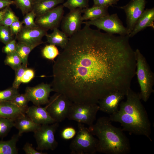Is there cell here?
Instances as JSON below:
<instances>
[{
	"instance_id": "d6a6232c",
	"label": "cell",
	"mask_w": 154,
	"mask_h": 154,
	"mask_svg": "<svg viewBox=\"0 0 154 154\" xmlns=\"http://www.w3.org/2000/svg\"><path fill=\"white\" fill-rule=\"evenodd\" d=\"M11 101L18 107L23 108L28 107V104L30 101L26 94H19Z\"/></svg>"
},
{
	"instance_id": "484cf974",
	"label": "cell",
	"mask_w": 154,
	"mask_h": 154,
	"mask_svg": "<svg viewBox=\"0 0 154 154\" xmlns=\"http://www.w3.org/2000/svg\"><path fill=\"white\" fill-rule=\"evenodd\" d=\"M14 4L21 11L23 15L32 11L34 0H14Z\"/></svg>"
},
{
	"instance_id": "9a60e30c",
	"label": "cell",
	"mask_w": 154,
	"mask_h": 154,
	"mask_svg": "<svg viewBox=\"0 0 154 154\" xmlns=\"http://www.w3.org/2000/svg\"><path fill=\"white\" fill-rule=\"evenodd\" d=\"M125 96V93L119 91L110 93L98 102L99 110L110 115L115 113L118 110L119 104Z\"/></svg>"
},
{
	"instance_id": "ab89813d",
	"label": "cell",
	"mask_w": 154,
	"mask_h": 154,
	"mask_svg": "<svg viewBox=\"0 0 154 154\" xmlns=\"http://www.w3.org/2000/svg\"><path fill=\"white\" fill-rule=\"evenodd\" d=\"M34 70L28 68L25 71L21 79V82L27 83L29 82L34 77Z\"/></svg>"
},
{
	"instance_id": "7c38bea8",
	"label": "cell",
	"mask_w": 154,
	"mask_h": 154,
	"mask_svg": "<svg viewBox=\"0 0 154 154\" xmlns=\"http://www.w3.org/2000/svg\"><path fill=\"white\" fill-rule=\"evenodd\" d=\"M146 0H131L126 5L120 7L126 17V28L129 35L132 31L137 20L144 11Z\"/></svg>"
},
{
	"instance_id": "4316f807",
	"label": "cell",
	"mask_w": 154,
	"mask_h": 154,
	"mask_svg": "<svg viewBox=\"0 0 154 154\" xmlns=\"http://www.w3.org/2000/svg\"><path fill=\"white\" fill-rule=\"evenodd\" d=\"M42 56L47 59L53 60L60 53L56 46L50 44L46 45L42 50Z\"/></svg>"
},
{
	"instance_id": "2e32d148",
	"label": "cell",
	"mask_w": 154,
	"mask_h": 154,
	"mask_svg": "<svg viewBox=\"0 0 154 154\" xmlns=\"http://www.w3.org/2000/svg\"><path fill=\"white\" fill-rule=\"evenodd\" d=\"M47 107V104L44 107L35 105L28 107L25 114L35 123L38 124H51L56 122L48 112Z\"/></svg>"
},
{
	"instance_id": "3957f363",
	"label": "cell",
	"mask_w": 154,
	"mask_h": 154,
	"mask_svg": "<svg viewBox=\"0 0 154 154\" xmlns=\"http://www.w3.org/2000/svg\"><path fill=\"white\" fill-rule=\"evenodd\" d=\"M108 117L99 118L89 129L98 139L96 151L106 154H128L131 146L127 137L122 129L111 123Z\"/></svg>"
},
{
	"instance_id": "9c48e42d",
	"label": "cell",
	"mask_w": 154,
	"mask_h": 154,
	"mask_svg": "<svg viewBox=\"0 0 154 154\" xmlns=\"http://www.w3.org/2000/svg\"><path fill=\"white\" fill-rule=\"evenodd\" d=\"M72 103L64 95L56 92L49 100L47 110L51 117L59 123L67 118Z\"/></svg>"
},
{
	"instance_id": "4dcf8cb0",
	"label": "cell",
	"mask_w": 154,
	"mask_h": 154,
	"mask_svg": "<svg viewBox=\"0 0 154 154\" xmlns=\"http://www.w3.org/2000/svg\"><path fill=\"white\" fill-rule=\"evenodd\" d=\"M17 18L9 6L6 7L5 12L0 25L9 27Z\"/></svg>"
},
{
	"instance_id": "277c9868",
	"label": "cell",
	"mask_w": 154,
	"mask_h": 154,
	"mask_svg": "<svg viewBox=\"0 0 154 154\" xmlns=\"http://www.w3.org/2000/svg\"><path fill=\"white\" fill-rule=\"evenodd\" d=\"M135 53L136 61L135 75L140 90L139 94L141 100L146 102L154 92V75L146 58L140 50L137 49Z\"/></svg>"
},
{
	"instance_id": "5b68a950",
	"label": "cell",
	"mask_w": 154,
	"mask_h": 154,
	"mask_svg": "<svg viewBox=\"0 0 154 154\" xmlns=\"http://www.w3.org/2000/svg\"><path fill=\"white\" fill-rule=\"evenodd\" d=\"M78 131L70 143L72 154H94L96 151L98 139L84 124L78 123Z\"/></svg>"
},
{
	"instance_id": "e0dca14e",
	"label": "cell",
	"mask_w": 154,
	"mask_h": 154,
	"mask_svg": "<svg viewBox=\"0 0 154 154\" xmlns=\"http://www.w3.org/2000/svg\"><path fill=\"white\" fill-rule=\"evenodd\" d=\"M154 8L147 9L138 18L131 33L129 37L134 36L139 32L147 27L154 29Z\"/></svg>"
},
{
	"instance_id": "d590c367",
	"label": "cell",
	"mask_w": 154,
	"mask_h": 154,
	"mask_svg": "<svg viewBox=\"0 0 154 154\" xmlns=\"http://www.w3.org/2000/svg\"><path fill=\"white\" fill-rule=\"evenodd\" d=\"M76 134V129L72 127H68L64 128L61 131L60 135L64 140H69L72 138Z\"/></svg>"
},
{
	"instance_id": "ffe728a7",
	"label": "cell",
	"mask_w": 154,
	"mask_h": 154,
	"mask_svg": "<svg viewBox=\"0 0 154 154\" xmlns=\"http://www.w3.org/2000/svg\"><path fill=\"white\" fill-rule=\"evenodd\" d=\"M64 0H40L34 3L32 11L36 17L52 9Z\"/></svg>"
},
{
	"instance_id": "4fadbf2b",
	"label": "cell",
	"mask_w": 154,
	"mask_h": 154,
	"mask_svg": "<svg viewBox=\"0 0 154 154\" xmlns=\"http://www.w3.org/2000/svg\"><path fill=\"white\" fill-rule=\"evenodd\" d=\"M53 91L51 84L42 83L35 87H27L25 94L34 105L40 106L49 102L50 93Z\"/></svg>"
},
{
	"instance_id": "ba28073f",
	"label": "cell",
	"mask_w": 154,
	"mask_h": 154,
	"mask_svg": "<svg viewBox=\"0 0 154 154\" xmlns=\"http://www.w3.org/2000/svg\"><path fill=\"white\" fill-rule=\"evenodd\" d=\"M82 24L96 27L106 32L119 35H128L126 27L123 25L117 13L105 16L96 19L83 22Z\"/></svg>"
},
{
	"instance_id": "f1b7e54d",
	"label": "cell",
	"mask_w": 154,
	"mask_h": 154,
	"mask_svg": "<svg viewBox=\"0 0 154 154\" xmlns=\"http://www.w3.org/2000/svg\"><path fill=\"white\" fill-rule=\"evenodd\" d=\"M5 60V63L15 70L22 64L21 59L16 52L7 54Z\"/></svg>"
},
{
	"instance_id": "d6986e66",
	"label": "cell",
	"mask_w": 154,
	"mask_h": 154,
	"mask_svg": "<svg viewBox=\"0 0 154 154\" xmlns=\"http://www.w3.org/2000/svg\"><path fill=\"white\" fill-rule=\"evenodd\" d=\"M14 127L18 130V133L20 136L24 133L34 132L41 125L35 123L26 114L14 120Z\"/></svg>"
},
{
	"instance_id": "ac0fdd59",
	"label": "cell",
	"mask_w": 154,
	"mask_h": 154,
	"mask_svg": "<svg viewBox=\"0 0 154 154\" xmlns=\"http://www.w3.org/2000/svg\"><path fill=\"white\" fill-rule=\"evenodd\" d=\"M27 108H20L11 101L0 102V117L15 120L25 114Z\"/></svg>"
},
{
	"instance_id": "7402d4cb",
	"label": "cell",
	"mask_w": 154,
	"mask_h": 154,
	"mask_svg": "<svg viewBox=\"0 0 154 154\" xmlns=\"http://www.w3.org/2000/svg\"><path fill=\"white\" fill-rule=\"evenodd\" d=\"M51 33L47 34L45 36L47 42L64 49L67 44L69 38L64 33L60 31L58 28L55 29Z\"/></svg>"
},
{
	"instance_id": "7bdbcfd3",
	"label": "cell",
	"mask_w": 154,
	"mask_h": 154,
	"mask_svg": "<svg viewBox=\"0 0 154 154\" xmlns=\"http://www.w3.org/2000/svg\"><path fill=\"white\" fill-rule=\"evenodd\" d=\"M6 7L0 11V22L2 20L6 11Z\"/></svg>"
},
{
	"instance_id": "cb8c5ba5",
	"label": "cell",
	"mask_w": 154,
	"mask_h": 154,
	"mask_svg": "<svg viewBox=\"0 0 154 154\" xmlns=\"http://www.w3.org/2000/svg\"><path fill=\"white\" fill-rule=\"evenodd\" d=\"M37 46L22 42H17L16 52L20 58L22 64L27 66L29 55Z\"/></svg>"
},
{
	"instance_id": "ee69618b",
	"label": "cell",
	"mask_w": 154,
	"mask_h": 154,
	"mask_svg": "<svg viewBox=\"0 0 154 154\" xmlns=\"http://www.w3.org/2000/svg\"><path fill=\"white\" fill-rule=\"evenodd\" d=\"M39 0H34V1H35V3L37 1H39Z\"/></svg>"
},
{
	"instance_id": "30bf717a",
	"label": "cell",
	"mask_w": 154,
	"mask_h": 154,
	"mask_svg": "<svg viewBox=\"0 0 154 154\" xmlns=\"http://www.w3.org/2000/svg\"><path fill=\"white\" fill-rule=\"evenodd\" d=\"M63 5L57 6L44 14L36 17V24L47 31L60 26L64 13Z\"/></svg>"
},
{
	"instance_id": "6da1fadb",
	"label": "cell",
	"mask_w": 154,
	"mask_h": 154,
	"mask_svg": "<svg viewBox=\"0 0 154 154\" xmlns=\"http://www.w3.org/2000/svg\"><path fill=\"white\" fill-rule=\"evenodd\" d=\"M129 37L85 24L70 37L53 66V91L72 103L98 104L110 93L126 94L135 74Z\"/></svg>"
},
{
	"instance_id": "5bb4252c",
	"label": "cell",
	"mask_w": 154,
	"mask_h": 154,
	"mask_svg": "<svg viewBox=\"0 0 154 154\" xmlns=\"http://www.w3.org/2000/svg\"><path fill=\"white\" fill-rule=\"evenodd\" d=\"M47 31L38 25L33 27L23 26L21 31L16 36V39L19 42L38 46L43 43L42 38L48 34Z\"/></svg>"
},
{
	"instance_id": "52a82bcc",
	"label": "cell",
	"mask_w": 154,
	"mask_h": 154,
	"mask_svg": "<svg viewBox=\"0 0 154 154\" xmlns=\"http://www.w3.org/2000/svg\"><path fill=\"white\" fill-rule=\"evenodd\" d=\"M59 126L58 122L51 124L41 125L34 132L37 144L36 149L41 151L55 150L58 143L55 138V135Z\"/></svg>"
},
{
	"instance_id": "7a4b0ae2",
	"label": "cell",
	"mask_w": 154,
	"mask_h": 154,
	"mask_svg": "<svg viewBox=\"0 0 154 154\" xmlns=\"http://www.w3.org/2000/svg\"><path fill=\"white\" fill-rule=\"evenodd\" d=\"M125 96L126 100L120 102L118 110L110 115V120L120 123L123 131L145 136L152 141L151 122L139 94L130 88Z\"/></svg>"
},
{
	"instance_id": "f35d334b",
	"label": "cell",
	"mask_w": 154,
	"mask_h": 154,
	"mask_svg": "<svg viewBox=\"0 0 154 154\" xmlns=\"http://www.w3.org/2000/svg\"><path fill=\"white\" fill-rule=\"evenodd\" d=\"M17 44L16 39H14L6 44L3 48L4 52L7 54L15 52Z\"/></svg>"
},
{
	"instance_id": "d4e9b609",
	"label": "cell",
	"mask_w": 154,
	"mask_h": 154,
	"mask_svg": "<svg viewBox=\"0 0 154 154\" xmlns=\"http://www.w3.org/2000/svg\"><path fill=\"white\" fill-rule=\"evenodd\" d=\"M14 127V120L0 117V138L5 137Z\"/></svg>"
},
{
	"instance_id": "1f68e13d",
	"label": "cell",
	"mask_w": 154,
	"mask_h": 154,
	"mask_svg": "<svg viewBox=\"0 0 154 154\" xmlns=\"http://www.w3.org/2000/svg\"><path fill=\"white\" fill-rule=\"evenodd\" d=\"M14 35L9 27L0 25V39L5 44L13 39Z\"/></svg>"
},
{
	"instance_id": "60d3db41",
	"label": "cell",
	"mask_w": 154,
	"mask_h": 154,
	"mask_svg": "<svg viewBox=\"0 0 154 154\" xmlns=\"http://www.w3.org/2000/svg\"><path fill=\"white\" fill-rule=\"evenodd\" d=\"M23 150L26 154H46V152L38 151L36 150L33 147L32 144L27 142L24 145Z\"/></svg>"
},
{
	"instance_id": "b9f144b4",
	"label": "cell",
	"mask_w": 154,
	"mask_h": 154,
	"mask_svg": "<svg viewBox=\"0 0 154 154\" xmlns=\"http://www.w3.org/2000/svg\"><path fill=\"white\" fill-rule=\"evenodd\" d=\"M12 4H14L13 0H0V9H3Z\"/></svg>"
},
{
	"instance_id": "44dd1931",
	"label": "cell",
	"mask_w": 154,
	"mask_h": 154,
	"mask_svg": "<svg viewBox=\"0 0 154 154\" xmlns=\"http://www.w3.org/2000/svg\"><path fill=\"white\" fill-rule=\"evenodd\" d=\"M108 6H94L82 9V21L92 20L109 15Z\"/></svg>"
},
{
	"instance_id": "8d00e7d4",
	"label": "cell",
	"mask_w": 154,
	"mask_h": 154,
	"mask_svg": "<svg viewBox=\"0 0 154 154\" xmlns=\"http://www.w3.org/2000/svg\"><path fill=\"white\" fill-rule=\"evenodd\" d=\"M23 23L17 18L9 26L11 31L14 35L16 36L21 31L23 27Z\"/></svg>"
},
{
	"instance_id": "e575fe53",
	"label": "cell",
	"mask_w": 154,
	"mask_h": 154,
	"mask_svg": "<svg viewBox=\"0 0 154 154\" xmlns=\"http://www.w3.org/2000/svg\"><path fill=\"white\" fill-rule=\"evenodd\" d=\"M22 22L25 26L29 27H33L37 26L35 22V19L36 17L34 12L32 11L26 13L24 15Z\"/></svg>"
},
{
	"instance_id": "74e56055",
	"label": "cell",
	"mask_w": 154,
	"mask_h": 154,
	"mask_svg": "<svg viewBox=\"0 0 154 154\" xmlns=\"http://www.w3.org/2000/svg\"><path fill=\"white\" fill-rule=\"evenodd\" d=\"M119 0H93L94 6H112L116 5Z\"/></svg>"
},
{
	"instance_id": "603a6c76",
	"label": "cell",
	"mask_w": 154,
	"mask_h": 154,
	"mask_svg": "<svg viewBox=\"0 0 154 154\" xmlns=\"http://www.w3.org/2000/svg\"><path fill=\"white\" fill-rule=\"evenodd\" d=\"M20 137L17 133L14 135L9 140L0 141V154H18L16 144Z\"/></svg>"
},
{
	"instance_id": "83f0119b",
	"label": "cell",
	"mask_w": 154,
	"mask_h": 154,
	"mask_svg": "<svg viewBox=\"0 0 154 154\" xmlns=\"http://www.w3.org/2000/svg\"><path fill=\"white\" fill-rule=\"evenodd\" d=\"M62 5L70 11L77 8L83 9L88 7L89 0H67Z\"/></svg>"
},
{
	"instance_id": "836d02e7",
	"label": "cell",
	"mask_w": 154,
	"mask_h": 154,
	"mask_svg": "<svg viewBox=\"0 0 154 154\" xmlns=\"http://www.w3.org/2000/svg\"><path fill=\"white\" fill-rule=\"evenodd\" d=\"M27 68V66L22 64L20 67L15 70V76L12 87L17 89L19 88L21 83V79L25 71Z\"/></svg>"
},
{
	"instance_id": "f546056e",
	"label": "cell",
	"mask_w": 154,
	"mask_h": 154,
	"mask_svg": "<svg viewBox=\"0 0 154 154\" xmlns=\"http://www.w3.org/2000/svg\"><path fill=\"white\" fill-rule=\"evenodd\" d=\"M19 94L18 89L13 87L0 91V102L11 101Z\"/></svg>"
},
{
	"instance_id": "8992f818",
	"label": "cell",
	"mask_w": 154,
	"mask_h": 154,
	"mask_svg": "<svg viewBox=\"0 0 154 154\" xmlns=\"http://www.w3.org/2000/svg\"><path fill=\"white\" fill-rule=\"evenodd\" d=\"M99 110L98 104L72 103L70 108L67 118L92 126L96 119Z\"/></svg>"
},
{
	"instance_id": "8fae6325",
	"label": "cell",
	"mask_w": 154,
	"mask_h": 154,
	"mask_svg": "<svg viewBox=\"0 0 154 154\" xmlns=\"http://www.w3.org/2000/svg\"><path fill=\"white\" fill-rule=\"evenodd\" d=\"M82 9L77 8L70 11L63 17L60 24L61 28L62 31L68 37H70L81 29L83 21L82 16Z\"/></svg>"
}]
</instances>
